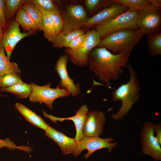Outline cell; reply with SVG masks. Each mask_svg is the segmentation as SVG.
I'll list each match as a JSON object with an SVG mask.
<instances>
[{
  "label": "cell",
  "instance_id": "9",
  "mask_svg": "<svg viewBox=\"0 0 161 161\" xmlns=\"http://www.w3.org/2000/svg\"><path fill=\"white\" fill-rule=\"evenodd\" d=\"M113 141V139L112 137L102 138L98 137L84 136L81 140L77 142L73 155L75 157H77L85 149L88 150V152L84 155V157L86 159L88 158L95 151L101 149L108 148L110 153L112 149L117 145V143H111Z\"/></svg>",
  "mask_w": 161,
  "mask_h": 161
},
{
  "label": "cell",
  "instance_id": "26",
  "mask_svg": "<svg viewBox=\"0 0 161 161\" xmlns=\"http://www.w3.org/2000/svg\"><path fill=\"white\" fill-rule=\"evenodd\" d=\"M43 29L45 38L52 42L56 35L55 25L52 19L43 14Z\"/></svg>",
  "mask_w": 161,
  "mask_h": 161
},
{
  "label": "cell",
  "instance_id": "35",
  "mask_svg": "<svg viewBox=\"0 0 161 161\" xmlns=\"http://www.w3.org/2000/svg\"><path fill=\"white\" fill-rule=\"evenodd\" d=\"M151 5L157 9H161V0H149Z\"/></svg>",
  "mask_w": 161,
  "mask_h": 161
},
{
  "label": "cell",
  "instance_id": "2",
  "mask_svg": "<svg viewBox=\"0 0 161 161\" xmlns=\"http://www.w3.org/2000/svg\"><path fill=\"white\" fill-rule=\"evenodd\" d=\"M128 68L130 74L129 80L121 85L112 93L114 102L121 101V105L116 113L112 114V119L118 120L125 117L140 96L141 86L135 70L128 64Z\"/></svg>",
  "mask_w": 161,
  "mask_h": 161
},
{
  "label": "cell",
  "instance_id": "37",
  "mask_svg": "<svg viewBox=\"0 0 161 161\" xmlns=\"http://www.w3.org/2000/svg\"><path fill=\"white\" fill-rule=\"evenodd\" d=\"M0 92H1V89H0Z\"/></svg>",
  "mask_w": 161,
  "mask_h": 161
},
{
  "label": "cell",
  "instance_id": "36",
  "mask_svg": "<svg viewBox=\"0 0 161 161\" xmlns=\"http://www.w3.org/2000/svg\"><path fill=\"white\" fill-rule=\"evenodd\" d=\"M3 35V33L2 31V28L0 24V46L2 45V41Z\"/></svg>",
  "mask_w": 161,
  "mask_h": 161
},
{
  "label": "cell",
  "instance_id": "19",
  "mask_svg": "<svg viewBox=\"0 0 161 161\" xmlns=\"http://www.w3.org/2000/svg\"><path fill=\"white\" fill-rule=\"evenodd\" d=\"M5 53L2 45L0 46V76L5 74L15 73L20 75L21 71L18 65L15 62H11Z\"/></svg>",
  "mask_w": 161,
  "mask_h": 161
},
{
  "label": "cell",
  "instance_id": "8",
  "mask_svg": "<svg viewBox=\"0 0 161 161\" xmlns=\"http://www.w3.org/2000/svg\"><path fill=\"white\" fill-rule=\"evenodd\" d=\"M154 124L145 121L140 134L143 153L151 157L155 160H161V145L155 136Z\"/></svg>",
  "mask_w": 161,
  "mask_h": 161
},
{
  "label": "cell",
  "instance_id": "21",
  "mask_svg": "<svg viewBox=\"0 0 161 161\" xmlns=\"http://www.w3.org/2000/svg\"><path fill=\"white\" fill-rule=\"evenodd\" d=\"M15 21L23 29L27 32L37 30L35 23L28 14L21 7L18 10L15 18Z\"/></svg>",
  "mask_w": 161,
  "mask_h": 161
},
{
  "label": "cell",
  "instance_id": "29",
  "mask_svg": "<svg viewBox=\"0 0 161 161\" xmlns=\"http://www.w3.org/2000/svg\"><path fill=\"white\" fill-rule=\"evenodd\" d=\"M84 2L88 10L93 13L100 8L107 7L113 3V0H85Z\"/></svg>",
  "mask_w": 161,
  "mask_h": 161
},
{
  "label": "cell",
  "instance_id": "20",
  "mask_svg": "<svg viewBox=\"0 0 161 161\" xmlns=\"http://www.w3.org/2000/svg\"><path fill=\"white\" fill-rule=\"evenodd\" d=\"M32 91L30 84L22 81L13 85L1 89V92H7L12 93L18 98H27L30 96Z\"/></svg>",
  "mask_w": 161,
  "mask_h": 161
},
{
  "label": "cell",
  "instance_id": "27",
  "mask_svg": "<svg viewBox=\"0 0 161 161\" xmlns=\"http://www.w3.org/2000/svg\"><path fill=\"white\" fill-rule=\"evenodd\" d=\"M26 1L24 0H4L6 19L12 18L17 11L27 1Z\"/></svg>",
  "mask_w": 161,
  "mask_h": 161
},
{
  "label": "cell",
  "instance_id": "31",
  "mask_svg": "<svg viewBox=\"0 0 161 161\" xmlns=\"http://www.w3.org/2000/svg\"><path fill=\"white\" fill-rule=\"evenodd\" d=\"M50 17L54 22L56 35L62 32L64 29V22L61 13H43Z\"/></svg>",
  "mask_w": 161,
  "mask_h": 161
},
{
  "label": "cell",
  "instance_id": "6",
  "mask_svg": "<svg viewBox=\"0 0 161 161\" xmlns=\"http://www.w3.org/2000/svg\"><path fill=\"white\" fill-rule=\"evenodd\" d=\"M30 84L32 91L29 96L30 102L44 103L50 109H52L55 100L70 95L66 90L60 88L59 85L55 88H51V83L50 82L42 86H38L33 82Z\"/></svg>",
  "mask_w": 161,
  "mask_h": 161
},
{
  "label": "cell",
  "instance_id": "22",
  "mask_svg": "<svg viewBox=\"0 0 161 161\" xmlns=\"http://www.w3.org/2000/svg\"><path fill=\"white\" fill-rule=\"evenodd\" d=\"M21 7L27 12L34 21L37 30H42L43 15L41 12L32 3H25Z\"/></svg>",
  "mask_w": 161,
  "mask_h": 161
},
{
  "label": "cell",
  "instance_id": "28",
  "mask_svg": "<svg viewBox=\"0 0 161 161\" xmlns=\"http://www.w3.org/2000/svg\"><path fill=\"white\" fill-rule=\"evenodd\" d=\"M22 81L20 75L15 73H10L0 76V89L10 86Z\"/></svg>",
  "mask_w": 161,
  "mask_h": 161
},
{
  "label": "cell",
  "instance_id": "34",
  "mask_svg": "<svg viewBox=\"0 0 161 161\" xmlns=\"http://www.w3.org/2000/svg\"><path fill=\"white\" fill-rule=\"evenodd\" d=\"M154 132L155 137L160 144L161 145V124L158 123L154 124Z\"/></svg>",
  "mask_w": 161,
  "mask_h": 161
},
{
  "label": "cell",
  "instance_id": "23",
  "mask_svg": "<svg viewBox=\"0 0 161 161\" xmlns=\"http://www.w3.org/2000/svg\"><path fill=\"white\" fill-rule=\"evenodd\" d=\"M147 45L150 55L153 57L161 55V33L147 35Z\"/></svg>",
  "mask_w": 161,
  "mask_h": 161
},
{
  "label": "cell",
  "instance_id": "32",
  "mask_svg": "<svg viewBox=\"0 0 161 161\" xmlns=\"http://www.w3.org/2000/svg\"><path fill=\"white\" fill-rule=\"evenodd\" d=\"M87 37L86 32L73 39L68 45L66 48L75 49L81 47L85 42Z\"/></svg>",
  "mask_w": 161,
  "mask_h": 161
},
{
  "label": "cell",
  "instance_id": "39",
  "mask_svg": "<svg viewBox=\"0 0 161 161\" xmlns=\"http://www.w3.org/2000/svg\"></svg>",
  "mask_w": 161,
  "mask_h": 161
},
{
  "label": "cell",
  "instance_id": "5",
  "mask_svg": "<svg viewBox=\"0 0 161 161\" xmlns=\"http://www.w3.org/2000/svg\"><path fill=\"white\" fill-rule=\"evenodd\" d=\"M86 32L87 38L81 47L75 49L66 48L64 50L72 63L82 67L88 66V57L91 52L97 47L101 40L99 34L94 28Z\"/></svg>",
  "mask_w": 161,
  "mask_h": 161
},
{
  "label": "cell",
  "instance_id": "38",
  "mask_svg": "<svg viewBox=\"0 0 161 161\" xmlns=\"http://www.w3.org/2000/svg\"><path fill=\"white\" fill-rule=\"evenodd\" d=\"M0 96H1V95H0Z\"/></svg>",
  "mask_w": 161,
  "mask_h": 161
},
{
  "label": "cell",
  "instance_id": "16",
  "mask_svg": "<svg viewBox=\"0 0 161 161\" xmlns=\"http://www.w3.org/2000/svg\"><path fill=\"white\" fill-rule=\"evenodd\" d=\"M45 134L58 144L64 154H75L77 144L75 138L69 137L50 126L45 131Z\"/></svg>",
  "mask_w": 161,
  "mask_h": 161
},
{
  "label": "cell",
  "instance_id": "10",
  "mask_svg": "<svg viewBox=\"0 0 161 161\" xmlns=\"http://www.w3.org/2000/svg\"><path fill=\"white\" fill-rule=\"evenodd\" d=\"M129 10L122 4L113 3L89 18H88L80 28H89L107 22Z\"/></svg>",
  "mask_w": 161,
  "mask_h": 161
},
{
  "label": "cell",
  "instance_id": "3",
  "mask_svg": "<svg viewBox=\"0 0 161 161\" xmlns=\"http://www.w3.org/2000/svg\"><path fill=\"white\" fill-rule=\"evenodd\" d=\"M144 35L139 29H120L106 35L101 40L97 47L105 48L114 54L131 52Z\"/></svg>",
  "mask_w": 161,
  "mask_h": 161
},
{
  "label": "cell",
  "instance_id": "7",
  "mask_svg": "<svg viewBox=\"0 0 161 161\" xmlns=\"http://www.w3.org/2000/svg\"><path fill=\"white\" fill-rule=\"evenodd\" d=\"M136 23L143 34L147 35L159 32L161 24V9L151 6L147 10L139 12Z\"/></svg>",
  "mask_w": 161,
  "mask_h": 161
},
{
  "label": "cell",
  "instance_id": "24",
  "mask_svg": "<svg viewBox=\"0 0 161 161\" xmlns=\"http://www.w3.org/2000/svg\"><path fill=\"white\" fill-rule=\"evenodd\" d=\"M113 2L122 4L129 10L140 11L145 10L151 6L149 0H113Z\"/></svg>",
  "mask_w": 161,
  "mask_h": 161
},
{
  "label": "cell",
  "instance_id": "14",
  "mask_svg": "<svg viewBox=\"0 0 161 161\" xmlns=\"http://www.w3.org/2000/svg\"><path fill=\"white\" fill-rule=\"evenodd\" d=\"M106 120L105 116L103 112L97 110L89 112L83 128V135L88 137H99L103 133Z\"/></svg>",
  "mask_w": 161,
  "mask_h": 161
},
{
  "label": "cell",
  "instance_id": "11",
  "mask_svg": "<svg viewBox=\"0 0 161 161\" xmlns=\"http://www.w3.org/2000/svg\"><path fill=\"white\" fill-rule=\"evenodd\" d=\"M69 59L67 54L61 55L56 63L55 69L60 78L59 87L66 90L70 95L75 96L80 92L81 87L79 84H75L68 74L67 66Z\"/></svg>",
  "mask_w": 161,
  "mask_h": 161
},
{
  "label": "cell",
  "instance_id": "18",
  "mask_svg": "<svg viewBox=\"0 0 161 161\" xmlns=\"http://www.w3.org/2000/svg\"><path fill=\"white\" fill-rule=\"evenodd\" d=\"M85 30L78 28L71 30L63 31L57 35L52 42L53 47L56 48L67 47L68 44L77 36L86 32Z\"/></svg>",
  "mask_w": 161,
  "mask_h": 161
},
{
  "label": "cell",
  "instance_id": "4",
  "mask_svg": "<svg viewBox=\"0 0 161 161\" xmlns=\"http://www.w3.org/2000/svg\"><path fill=\"white\" fill-rule=\"evenodd\" d=\"M139 12L128 10L110 21L93 27L99 34L101 39L109 34L118 30L124 29L139 30L136 21Z\"/></svg>",
  "mask_w": 161,
  "mask_h": 161
},
{
  "label": "cell",
  "instance_id": "17",
  "mask_svg": "<svg viewBox=\"0 0 161 161\" xmlns=\"http://www.w3.org/2000/svg\"><path fill=\"white\" fill-rule=\"evenodd\" d=\"M14 106L15 109L32 125L45 131L50 127V126L40 116L24 105L17 103L15 104Z\"/></svg>",
  "mask_w": 161,
  "mask_h": 161
},
{
  "label": "cell",
  "instance_id": "25",
  "mask_svg": "<svg viewBox=\"0 0 161 161\" xmlns=\"http://www.w3.org/2000/svg\"><path fill=\"white\" fill-rule=\"evenodd\" d=\"M31 3L42 13H61L58 6L51 0H33Z\"/></svg>",
  "mask_w": 161,
  "mask_h": 161
},
{
  "label": "cell",
  "instance_id": "13",
  "mask_svg": "<svg viewBox=\"0 0 161 161\" xmlns=\"http://www.w3.org/2000/svg\"><path fill=\"white\" fill-rule=\"evenodd\" d=\"M19 24L15 21L9 24L6 31L3 33L2 45L7 56L10 60L12 52L18 43L24 38L32 35L34 31L21 32Z\"/></svg>",
  "mask_w": 161,
  "mask_h": 161
},
{
  "label": "cell",
  "instance_id": "1",
  "mask_svg": "<svg viewBox=\"0 0 161 161\" xmlns=\"http://www.w3.org/2000/svg\"><path fill=\"white\" fill-rule=\"evenodd\" d=\"M131 52L114 54L104 47H95L88 57V65L95 76L107 87H111V81L118 80L127 68Z\"/></svg>",
  "mask_w": 161,
  "mask_h": 161
},
{
  "label": "cell",
  "instance_id": "30",
  "mask_svg": "<svg viewBox=\"0 0 161 161\" xmlns=\"http://www.w3.org/2000/svg\"><path fill=\"white\" fill-rule=\"evenodd\" d=\"M6 147L10 150H14L16 149L23 151L27 153H29L32 150L28 146H17L15 143L8 138L4 139H0V149Z\"/></svg>",
  "mask_w": 161,
  "mask_h": 161
},
{
  "label": "cell",
  "instance_id": "33",
  "mask_svg": "<svg viewBox=\"0 0 161 161\" xmlns=\"http://www.w3.org/2000/svg\"><path fill=\"white\" fill-rule=\"evenodd\" d=\"M6 19L4 1L0 0V24L2 28H4L6 26Z\"/></svg>",
  "mask_w": 161,
  "mask_h": 161
},
{
  "label": "cell",
  "instance_id": "15",
  "mask_svg": "<svg viewBox=\"0 0 161 161\" xmlns=\"http://www.w3.org/2000/svg\"><path fill=\"white\" fill-rule=\"evenodd\" d=\"M89 112V109L86 105H82L78 110L75 112L74 115L68 117H58L47 114L43 111L44 116L49 119L54 123L57 124L56 122H61L65 120L72 121L75 126L76 134L75 139L77 142L81 140L84 135L83 133V128L86 116Z\"/></svg>",
  "mask_w": 161,
  "mask_h": 161
},
{
  "label": "cell",
  "instance_id": "12",
  "mask_svg": "<svg viewBox=\"0 0 161 161\" xmlns=\"http://www.w3.org/2000/svg\"><path fill=\"white\" fill-rule=\"evenodd\" d=\"M61 16L64 22L63 31L80 28L88 18L86 12L83 6L78 4L68 6L63 11Z\"/></svg>",
  "mask_w": 161,
  "mask_h": 161
}]
</instances>
